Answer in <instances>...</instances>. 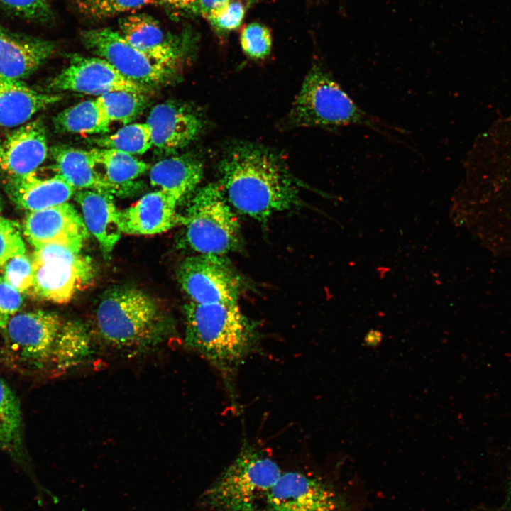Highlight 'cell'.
<instances>
[{"label": "cell", "mask_w": 511, "mask_h": 511, "mask_svg": "<svg viewBox=\"0 0 511 511\" xmlns=\"http://www.w3.org/2000/svg\"><path fill=\"white\" fill-rule=\"evenodd\" d=\"M219 185L240 213L265 221L299 202L298 190L282 162L253 144L231 148L219 164Z\"/></svg>", "instance_id": "6da1fadb"}, {"label": "cell", "mask_w": 511, "mask_h": 511, "mask_svg": "<svg viewBox=\"0 0 511 511\" xmlns=\"http://www.w3.org/2000/svg\"><path fill=\"white\" fill-rule=\"evenodd\" d=\"M9 352L31 367L50 366L57 371L84 361L92 352L90 336L77 321H65L55 313L36 310L16 313L3 334Z\"/></svg>", "instance_id": "7a4b0ae2"}, {"label": "cell", "mask_w": 511, "mask_h": 511, "mask_svg": "<svg viewBox=\"0 0 511 511\" xmlns=\"http://www.w3.org/2000/svg\"><path fill=\"white\" fill-rule=\"evenodd\" d=\"M186 345L199 352L227 379L255 347L256 334L238 303L197 304L183 307Z\"/></svg>", "instance_id": "3957f363"}, {"label": "cell", "mask_w": 511, "mask_h": 511, "mask_svg": "<svg viewBox=\"0 0 511 511\" xmlns=\"http://www.w3.org/2000/svg\"><path fill=\"white\" fill-rule=\"evenodd\" d=\"M295 125L330 129L348 126L370 128L397 141L402 129L391 126L361 108L321 62L314 63L290 110Z\"/></svg>", "instance_id": "277c9868"}, {"label": "cell", "mask_w": 511, "mask_h": 511, "mask_svg": "<svg viewBox=\"0 0 511 511\" xmlns=\"http://www.w3.org/2000/svg\"><path fill=\"white\" fill-rule=\"evenodd\" d=\"M96 320L102 339L125 351H140L155 346L166 333L165 317L156 302L131 287L107 290L98 304Z\"/></svg>", "instance_id": "5b68a950"}, {"label": "cell", "mask_w": 511, "mask_h": 511, "mask_svg": "<svg viewBox=\"0 0 511 511\" xmlns=\"http://www.w3.org/2000/svg\"><path fill=\"white\" fill-rule=\"evenodd\" d=\"M281 474L273 460L245 444L205 491L204 501L216 511H258Z\"/></svg>", "instance_id": "8992f818"}, {"label": "cell", "mask_w": 511, "mask_h": 511, "mask_svg": "<svg viewBox=\"0 0 511 511\" xmlns=\"http://www.w3.org/2000/svg\"><path fill=\"white\" fill-rule=\"evenodd\" d=\"M185 241L200 255L223 256L241 244L240 225L219 183L199 189L182 216Z\"/></svg>", "instance_id": "52a82bcc"}, {"label": "cell", "mask_w": 511, "mask_h": 511, "mask_svg": "<svg viewBox=\"0 0 511 511\" xmlns=\"http://www.w3.org/2000/svg\"><path fill=\"white\" fill-rule=\"evenodd\" d=\"M31 256L33 285L29 294L55 303L68 302L89 284L94 268L81 249L65 243H50L34 247Z\"/></svg>", "instance_id": "ba28073f"}, {"label": "cell", "mask_w": 511, "mask_h": 511, "mask_svg": "<svg viewBox=\"0 0 511 511\" xmlns=\"http://www.w3.org/2000/svg\"><path fill=\"white\" fill-rule=\"evenodd\" d=\"M177 278L183 291L197 304L237 303L240 278L221 256L200 255L185 258Z\"/></svg>", "instance_id": "9c48e42d"}, {"label": "cell", "mask_w": 511, "mask_h": 511, "mask_svg": "<svg viewBox=\"0 0 511 511\" xmlns=\"http://www.w3.org/2000/svg\"><path fill=\"white\" fill-rule=\"evenodd\" d=\"M263 505V511H353L330 484L297 471L282 473Z\"/></svg>", "instance_id": "30bf717a"}, {"label": "cell", "mask_w": 511, "mask_h": 511, "mask_svg": "<svg viewBox=\"0 0 511 511\" xmlns=\"http://www.w3.org/2000/svg\"><path fill=\"white\" fill-rule=\"evenodd\" d=\"M81 39L92 53L140 84L158 85L165 82L172 74V71L156 65L133 47L119 31L108 28L84 31Z\"/></svg>", "instance_id": "8fae6325"}, {"label": "cell", "mask_w": 511, "mask_h": 511, "mask_svg": "<svg viewBox=\"0 0 511 511\" xmlns=\"http://www.w3.org/2000/svg\"><path fill=\"white\" fill-rule=\"evenodd\" d=\"M49 90L72 91L101 96L119 90L145 93L147 87L122 75L99 57L72 55L70 63L48 83Z\"/></svg>", "instance_id": "7c38bea8"}, {"label": "cell", "mask_w": 511, "mask_h": 511, "mask_svg": "<svg viewBox=\"0 0 511 511\" xmlns=\"http://www.w3.org/2000/svg\"><path fill=\"white\" fill-rule=\"evenodd\" d=\"M119 33L133 47L156 65L172 72L188 53L189 33L167 34L159 22L145 13H132L119 21Z\"/></svg>", "instance_id": "4fadbf2b"}, {"label": "cell", "mask_w": 511, "mask_h": 511, "mask_svg": "<svg viewBox=\"0 0 511 511\" xmlns=\"http://www.w3.org/2000/svg\"><path fill=\"white\" fill-rule=\"evenodd\" d=\"M88 232L82 217L68 202L30 211L23 223V233L33 247L60 242L81 249Z\"/></svg>", "instance_id": "5bb4252c"}, {"label": "cell", "mask_w": 511, "mask_h": 511, "mask_svg": "<svg viewBox=\"0 0 511 511\" xmlns=\"http://www.w3.org/2000/svg\"><path fill=\"white\" fill-rule=\"evenodd\" d=\"M146 123L151 131L152 145L162 155L184 148L199 136L204 127L198 114L173 102L155 106Z\"/></svg>", "instance_id": "9a60e30c"}, {"label": "cell", "mask_w": 511, "mask_h": 511, "mask_svg": "<svg viewBox=\"0 0 511 511\" xmlns=\"http://www.w3.org/2000/svg\"><path fill=\"white\" fill-rule=\"evenodd\" d=\"M53 41L13 32L0 23V79L21 80L54 53Z\"/></svg>", "instance_id": "2e32d148"}, {"label": "cell", "mask_w": 511, "mask_h": 511, "mask_svg": "<svg viewBox=\"0 0 511 511\" xmlns=\"http://www.w3.org/2000/svg\"><path fill=\"white\" fill-rule=\"evenodd\" d=\"M178 202L158 189L143 196L135 204L119 211L121 232L130 235H154L165 232L179 222Z\"/></svg>", "instance_id": "e0dca14e"}, {"label": "cell", "mask_w": 511, "mask_h": 511, "mask_svg": "<svg viewBox=\"0 0 511 511\" xmlns=\"http://www.w3.org/2000/svg\"><path fill=\"white\" fill-rule=\"evenodd\" d=\"M47 155L43 123L40 120L26 123L11 133L3 143L0 170L9 177L34 174Z\"/></svg>", "instance_id": "ac0fdd59"}, {"label": "cell", "mask_w": 511, "mask_h": 511, "mask_svg": "<svg viewBox=\"0 0 511 511\" xmlns=\"http://www.w3.org/2000/svg\"><path fill=\"white\" fill-rule=\"evenodd\" d=\"M50 153L57 174L75 190H96L117 196L131 193V184L111 183L97 170L89 150L56 145L52 148Z\"/></svg>", "instance_id": "d6986e66"}, {"label": "cell", "mask_w": 511, "mask_h": 511, "mask_svg": "<svg viewBox=\"0 0 511 511\" xmlns=\"http://www.w3.org/2000/svg\"><path fill=\"white\" fill-rule=\"evenodd\" d=\"M79 204L84 223L97 240L103 255L108 258L122 233L119 210L112 194L100 191L83 189L75 193Z\"/></svg>", "instance_id": "ffe728a7"}, {"label": "cell", "mask_w": 511, "mask_h": 511, "mask_svg": "<svg viewBox=\"0 0 511 511\" xmlns=\"http://www.w3.org/2000/svg\"><path fill=\"white\" fill-rule=\"evenodd\" d=\"M5 189L17 207L29 212L67 202L75 193V189L58 174L48 178L38 177L35 173L9 177Z\"/></svg>", "instance_id": "44dd1931"}, {"label": "cell", "mask_w": 511, "mask_h": 511, "mask_svg": "<svg viewBox=\"0 0 511 511\" xmlns=\"http://www.w3.org/2000/svg\"><path fill=\"white\" fill-rule=\"evenodd\" d=\"M61 95L37 91L21 80L0 79V127L23 125Z\"/></svg>", "instance_id": "7402d4cb"}, {"label": "cell", "mask_w": 511, "mask_h": 511, "mask_svg": "<svg viewBox=\"0 0 511 511\" xmlns=\"http://www.w3.org/2000/svg\"><path fill=\"white\" fill-rule=\"evenodd\" d=\"M202 176V163L189 153L162 160L150 167L149 172L150 184L178 202L197 187Z\"/></svg>", "instance_id": "603a6c76"}, {"label": "cell", "mask_w": 511, "mask_h": 511, "mask_svg": "<svg viewBox=\"0 0 511 511\" xmlns=\"http://www.w3.org/2000/svg\"><path fill=\"white\" fill-rule=\"evenodd\" d=\"M53 122L57 132L80 134L105 133L111 124L97 97L62 110Z\"/></svg>", "instance_id": "cb8c5ba5"}, {"label": "cell", "mask_w": 511, "mask_h": 511, "mask_svg": "<svg viewBox=\"0 0 511 511\" xmlns=\"http://www.w3.org/2000/svg\"><path fill=\"white\" fill-rule=\"evenodd\" d=\"M22 416L14 392L0 379V449L17 461H23Z\"/></svg>", "instance_id": "d4e9b609"}, {"label": "cell", "mask_w": 511, "mask_h": 511, "mask_svg": "<svg viewBox=\"0 0 511 511\" xmlns=\"http://www.w3.org/2000/svg\"><path fill=\"white\" fill-rule=\"evenodd\" d=\"M89 153L96 166L104 170L103 176L114 184L128 185L150 169L148 163L118 150L94 148Z\"/></svg>", "instance_id": "484cf974"}, {"label": "cell", "mask_w": 511, "mask_h": 511, "mask_svg": "<svg viewBox=\"0 0 511 511\" xmlns=\"http://www.w3.org/2000/svg\"><path fill=\"white\" fill-rule=\"evenodd\" d=\"M92 142L99 148L141 155L152 146L151 131L147 123H129L114 133L95 138Z\"/></svg>", "instance_id": "4316f807"}, {"label": "cell", "mask_w": 511, "mask_h": 511, "mask_svg": "<svg viewBox=\"0 0 511 511\" xmlns=\"http://www.w3.org/2000/svg\"><path fill=\"white\" fill-rule=\"evenodd\" d=\"M97 99L111 123L125 125L137 118L148 104L145 93L126 90L108 92Z\"/></svg>", "instance_id": "83f0119b"}, {"label": "cell", "mask_w": 511, "mask_h": 511, "mask_svg": "<svg viewBox=\"0 0 511 511\" xmlns=\"http://www.w3.org/2000/svg\"><path fill=\"white\" fill-rule=\"evenodd\" d=\"M153 4V0H75L79 13L92 20L108 18Z\"/></svg>", "instance_id": "f1b7e54d"}, {"label": "cell", "mask_w": 511, "mask_h": 511, "mask_svg": "<svg viewBox=\"0 0 511 511\" xmlns=\"http://www.w3.org/2000/svg\"><path fill=\"white\" fill-rule=\"evenodd\" d=\"M241 45L244 53L250 58L263 59L269 55L271 50L270 33L260 23H250L241 32Z\"/></svg>", "instance_id": "f546056e"}, {"label": "cell", "mask_w": 511, "mask_h": 511, "mask_svg": "<svg viewBox=\"0 0 511 511\" xmlns=\"http://www.w3.org/2000/svg\"><path fill=\"white\" fill-rule=\"evenodd\" d=\"M0 8L23 19L45 22L52 17L48 0H0Z\"/></svg>", "instance_id": "4dcf8cb0"}, {"label": "cell", "mask_w": 511, "mask_h": 511, "mask_svg": "<svg viewBox=\"0 0 511 511\" xmlns=\"http://www.w3.org/2000/svg\"><path fill=\"white\" fill-rule=\"evenodd\" d=\"M3 268V278L21 293L29 292L33 285L31 258L26 253L8 260Z\"/></svg>", "instance_id": "1f68e13d"}, {"label": "cell", "mask_w": 511, "mask_h": 511, "mask_svg": "<svg viewBox=\"0 0 511 511\" xmlns=\"http://www.w3.org/2000/svg\"><path fill=\"white\" fill-rule=\"evenodd\" d=\"M25 253L26 246L19 225L0 216V267L11 258Z\"/></svg>", "instance_id": "d6a6232c"}, {"label": "cell", "mask_w": 511, "mask_h": 511, "mask_svg": "<svg viewBox=\"0 0 511 511\" xmlns=\"http://www.w3.org/2000/svg\"><path fill=\"white\" fill-rule=\"evenodd\" d=\"M245 1L232 0L219 16L209 21L217 33L226 34L241 25L249 4Z\"/></svg>", "instance_id": "836d02e7"}, {"label": "cell", "mask_w": 511, "mask_h": 511, "mask_svg": "<svg viewBox=\"0 0 511 511\" xmlns=\"http://www.w3.org/2000/svg\"><path fill=\"white\" fill-rule=\"evenodd\" d=\"M21 294L3 278H0V331L2 334L8 322L22 304Z\"/></svg>", "instance_id": "e575fe53"}, {"label": "cell", "mask_w": 511, "mask_h": 511, "mask_svg": "<svg viewBox=\"0 0 511 511\" xmlns=\"http://www.w3.org/2000/svg\"><path fill=\"white\" fill-rule=\"evenodd\" d=\"M154 4L164 6L182 16L199 14V0H153Z\"/></svg>", "instance_id": "d590c367"}, {"label": "cell", "mask_w": 511, "mask_h": 511, "mask_svg": "<svg viewBox=\"0 0 511 511\" xmlns=\"http://www.w3.org/2000/svg\"><path fill=\"white\" fill-rule=\"evenodd\" d=\"M232 0H199V14L208 21L219 16Z\"/></svg>", "instance_id": "8d00e7d4"}, {"label": "cell", "mask_w": 511, "mask_h": 511, "mask_svg": "<svg viewBox=\"0 0 511 511\" xmlns=\"http://www.w3.org/2000/svg\"><path fill=\"white\" fill-rule=\"evenodd\" d=\"M2 153H3V143H1V139H0V163H1V160Z\"/></svg>", "instance_id": "74e56055"}, {"label": "cell", "mask_w": 511, "mask_h": 511, "mask_svg": "<svg viewBox=\"0 0 511 511\" xmlns=\"http://www.w3.org/2000/svg\"><path fill=\"white\" fill-rule=\"evenodd\" d=\"M2 207H3V204H2L1 199L0 198V212H1V210H2Z\"/></svg>", "instance_id": "f35d334b"}]
</instances>
